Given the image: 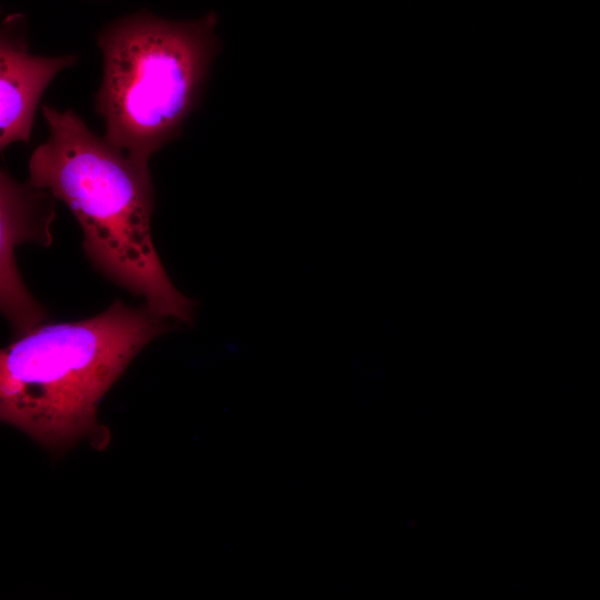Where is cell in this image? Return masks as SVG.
Wrapping results in <instances>:
<instances>
[{"instance_id":"3","label":"cell","mask_w":600,"mask_h":600,"mask_svg":"<svg viewBox=\"0 0 600 600\" xmlns=\"http://www.w3.org/2000/svg\"><path fill=\"white\" fill-rule=\"evenodd\" d=\"M218 17L170 21L134 13L103 29V76L94 99L106 140L148 162L180 136L220 49Z\"/></svg>"},{"instance_id":"1","label":"cell","mask_w":600,"mask_h":600,"mask_svg":"<svg viewBox=\"0 0 600 600\" xmlns=\"http://www.w3.org/2000/svg\"><path fill=\"white\" fill-rule=\"evenodd\" d=\"M49 137L32 152L29 182L63 201L92 264L164 318L189 323L193 302L171 282L151 238L148 162L96 136L71 110L42 106Z\"/></svg>"},{"instance_id":"4","label":"cell","mask_w":600,"mask_h":600,"mask_svg":"<svg viewBox=\"0 0 600 600\" xmlns=\"http://www.w3.org/2000/svg\"><path fill=\"white\" fill-rule=\"evenodd\" d=\"M56 199L49 191L0 174V299L1 309L17 334L40 324L43 308L30 296L19 276L14 249L22 242L48 247Z\"/></svg>"},{"instance_id":"2","label":"cell","mask_w":600,"mask_h":600,"mask_svg":"<svg viewBox=\"0 0 600 600\" xmlns=\"http://www.w3.org/2000/svg\"><path fill=\"white\" fill-rule=\"evenodd\" d=\"M114 301L89 319L38 324L1 350L0 418L63 450L100 430L97 408L132 358L170 324Z\"/></svg>"},{"instance_id":"5","label":"cell","mask_w":600,"mask_h":600,"mask_svg":"<svg viewBox=\"0 0 600 600\" xmlns=\"http://www.w3.org/2000/svg\"><path fill=\"white\" fill-rule=\"evenodd\" d=\"M76 56L40 57L29 53L26 20L8 16L0 32V148L29 141L34 113L44 89Z\"/></svg>"}]
</instances>
